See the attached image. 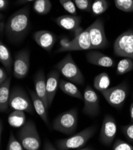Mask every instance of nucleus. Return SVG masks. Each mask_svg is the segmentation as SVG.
I'll use <instances>...</instances> for the list:
<instances>
[{
	"label": "nucleus",
	"mask_w": 133,
	"mask_h": 150,
	"mask_svg": "<svg viewBox=\"0 0 133 150\" xmlns=\"http://www.w3.org/2000/svg\"><path fill=\"white\" fill-rule=\"evenodd\" d=\"M30 8L25 6L14 13L8 19L4 28L7 39L13 44H19L26 37L30 29Z\"/></svg>",
	"instance_id": "nucleus-1"
},
{
	"label": "nucleus",
	"mask_w": 133,
	"mask_h": 150,
	"mask_svg": "<svg viewBox=\"0 0 133 150\" xmlns=\"http://www.w3.org/2000/svg\"><path fill=\"white\" fill-rule=\"evenodd\" d=\"M97 127L95 126L88 127L82 131L75 133L70 137L60 139L56 141V146L57 149L69 150L72 149H80L84 147L87 142L95 134Z\"/></svg>",
	"instance_id": "nucleus-2"
},
{
	"label": "nucleus",
	"mask_w": 133,
	"mask_h": 150,
	"mask_svg": "<svg viewBox=\"0 0 133 150\" xmlns=\"http://www.w3.org/2000/svg\"><path fill=\"white\" fill-rule=\"evenodd\" d=\"M17 138L25 149L38 150L41 141L35 123L29 120L21 127L17 133Z\"/></svg>",
	"instance_id": "nucleus-3"
},
{
	"label": "nucleus",
	"mask_w": 133,
	"mask_h": 150,
	"mask_svg": "<svg viewBox=\"0 0 133 150\" xmlns=\"http://www.w3.org/2000/svg\"><path fill=\"white\" fill-rule=\"evenodd\" d=\"M78 112L73 108L59 114L53 122L54 130L67 135H72L77 129Z\"/></svg>",
	"instance_id": "nucleus-4"
},
{
	"label": "nucleus",
	"mask_w": 133,
	"mask_h": 150,
	"mask_svg": "<svg viewBox=\"0 0 133 150\" xmlns=\"http://www.w3.org/2000/svg\"><path fill=\"white\" fill-rule=\"evenodd\" d=\"M55 68L68 80L77 84L82 85L85 79L81 71L73 61L70 53H68L62 60L59 61Z\"/></svg>",
	"instance_id": "nucleus-5"
},
{
	"label": "nucleus",
	"mask_w": 133,
	"mask_h": 150,
	"mask_svg": "<svg viewBox=\"0 0 133 150\" xmlns=\"http://www.w3.org/2000/svg\"><path fill=\"white\" fill-rule=\"evenodd\" d=\"M9 107L13 110H19L34 114L35 109L31 98L19 86H15L10 92Z\"/></svg>",
	"instance_id": "nucleus-6"
},
{
	"label": "nucleus",
	"mask_w": 133,
	"mask_h": 150,
	"mask_svg": "<svg viewBox=\"0 0 133 150\" xmlns=\"http://www.w3.org/2000/svg\"><path fill=\"white\" fill-rule=\"evenodd\" d=\"M116 56L133 59V29H129L117 37L113 44Z\"/></svg>",
	"instance_id": "nucleus-7"
},
{
	"label": "nucleus",
	"mask_w": 133,
	"mask_h": 150,
	"mask_svg": "<svg viewBox=\"0 0 133 150\" xmlns=\"http://www.w3.org/2000/svg\"><path fill=\"white\" fill-rule=\"evenodd\" d=\"M128 92V88L127 84L121 83L108 88L106 91L101 92V94L110 106L120 110L124 105Z\"/></svg>",
	"instance_id": "nucleus-8"
},
{
	"label": "nucleus",
	"mask_w": 133,
	"mask_h": 150,
	"mask_svg": "<svg viewBox=\"0 0 133 150\" xmlns=\"http://www.w3.org/2000/svg\"><path fill=\"white\" fill-rule=\"evenodd\" d=\"M89 28L90 37L92 49H103L108 47L109 41L107 39L104 22L101 18L97 19Z\"/></svg>",
	"instance_id": "nucleus-9"
},
{
	"label": "nucleus",
	"mask_w": 133,
	"mask_h": 150,
	"mask_svg": "<svg viewBox=\"0 0 133 150\" xmlns=\"http://www.w3.org/2000/svg\"><path fill=\"white\" fill-rule=\"evenodd\" d=\"M30 68V52L27 49L21 50L14 56L13 76L18 79H25Z\"/></svg>",
	"instance_id": "nucleus-10"
},
{
	"label": "nucleus",
	"mask_w": 133,
	"mask_h": 150,
	"mask_svg": "<svg viewBox=\"0 0 133 150\" xmlns=\"http://www.w3.org/2000/svg\"><path fill=\"white\" fill-rule=\"evenodd\" d=\"M84 107L82 113L90 117H97L100 113V98L93 88L87 86L84 92Z\"/></svg>",
	"instance_id": "nucleus-11"
},
{
	"label": "nucleus",
	"mask_w": 133,
	"mask_h": 150,
	"mask_svg": "<svg viewBox=\"0 0 133 150\" xmlns=\"http://www.w3.org/2000/svg\"><path fill=\"white\" fill-rule=\"evenodd\" d=\"M88 50H93L88 27L84 30L81 34L75 37L72 40L70 41L66 46L61 47L56 52L60 53Z\"/></svg>",
	"instance_id": "nucleus-12"
},
{
	"label": "nucleus",
	"mask_w": 133,
	"mask_h": 150,
	"mask_svg": "<svg viewBox=\"0 0 133 150\" xmlns=\"http://www.w3.org/2000/svg\"><path fill=\"white\" fill-rule=\"evenodd\" d=\"M117 125L115 119L110 114H107L103 118L101 125L100 141L105 146H110L116 136Z\"/></svg>",
	"instance_id": "nucleus-13"
},
{
	"label": "nucleus",
	"mask_w": 133,
	"mask_h": 150,
	"mask_svg": "<svg viewBox=\"0 0 133 150\" xmlns=\"http://www.w3.org/2000/svg\"><path fill=\"white\" fill-rule=\"evenodd\" d=\"M54 21L58 26L74 33L75 37L84 31L80 26L81 18L76 15H63L56 18Z\"/></svg>",
	"instance_id": "nucleus-14"
},
{
	"label": "nucleus",
	"mask_w": 133,
	"mask_h": 150,
	"mask_svg": "<svg viewBox=\"0 0 133 150\" xmlns=\"http://www.w3.org/2000/svg\"><path fill=\"white\" fill-rule=\"evenodd\" d=\"M34 39L42 49L50 52L57 41L56 35L47 30H39L34 34Z\"/></svg>",
	"instance_id": "nucleus-15"
},
{
	"label": "nucleus",
	"mask_w": 133,
	"mask_h": 150,
	"mask_svg": "<svg viewBox=\"0 0 133 150\" xmlns=\"http://www.w3.org/2000/svg\"><path fill=\"white\" fill-rule=\"evenodd\" d=\"M59 79H60V72L58 70L50 71L47 76L46 79V91L49 107L51 105L57 93V88L59 86Z\"/></svg>",
	"instance_id": "nucleus-16"
},
{
	"label": "nucleus",
	"mask_w": 133,
	"mask_h": 150,
	"mask_svg": "<svg viewBox=\"0 0 133 150\" xmlns=\"http://www.w3.org/2000/svg\"><path fill=\"white\" fill-rule=\"evenodd\" d=\"M86 57L90 64L101 67L110 68L115 64V61L110 57L98 51L88 52Z\"/></svg>",
	"instance_id": "nucleus-17"
},
{
	"label": "nucleus",
	"mask_w": 133,
	"mask_h": 150,
	"mask_svg": "<svg viewBox=\"0 0 133 150\" xmlns=\"http://www.w3.org/2000/svg\"><path fill=\"white\" fill-rule=\"evenodd\" d=\"M34 81L36 93L42 99L44 104H45L46 107L48 109L49 107L47 101L46 91V79L44 72L42 69H40L35 74L34 78Z\"/></svg>",
	"instance_id": "nucleus-18"
},
{
	"label": "nucleus",
	"mask_w": 133,
	"mask_h": 150,
	"mask_svg": "<svg viewBox=\"0 0 133 150\" xmlns=\"http://www.w3.org/2000/svg\"><path fill=\"white\" fill-rule=\"evenodd\" d=\"M29 95L32 99L33 105L35 109V111L37 113V114L40 117L42 120L45 123L46 125L49 126V120L47 114V108L46 107L45 104L42 99L37 95L35 92L29 90Z\"/></svg>",
	"instance_id": "nucleus-19"
},
{
	"label": "nucleus",
	"mask_w": 133,
	"mask_h": 150,
	"mask_svg": "<svg viewBox=\"0 0 133 150\" xmlns=\"http://www.w3.org/2000/svg\"><path fill=\"white\" fill-rule=\"evenodd\" d=\"M11 76H9L7 80L0 84V111L6 112L9 107V99L11 91H10L11 84Z\"/></svg>",
	"instance_id": "nucleus-20"
},
{
	"label": "nucleus",
	"mask_w": 133,
	"mask_h": 150,
	"mask_svg": "<svg viewBox=\"0 0 133 150\" xmlns=\"http://www.w3.org/2000/svg\"><path fill=\"white\" fill-rule=\"evenodd\" d=\"M0 61L10 76L13 72L14 62L10 50L2 41L0 42Z\"/></svg>",
	"instance_id": "nucleus-21"
},
{
	"label": "nucleus",
	"mask_w": 133,
	"mask_h": 150,
	"mask_svg": "<svg viewBox=\"0 0 133 150\" xmlns=\"http://www.w3.org/2000/svg\"><path fill=\"white\" fill-rule=\"evenodd\" d=\"M58 87L61 91L67 95L80 100H84L83 95L81 93L77 86L73 83L61 80L59 81Z\"/></svg>",
	"instance_id": "nucleus-22"
},
{
	"label": "nucleus",
	"mask_w": 133,
	"mask_h": 150,
	"mask_svg": "<svg viewBox=\"0 0 133 150\" xmlns=\"http://www.w3.org/2000/svg\"><path fill=\"white\" fill-rule=\"evenodd\" d=\"M8 123L13 127L18 128L26 123V115L24 111L14 110L8 117Z\"/></svg>",
	"instance_id": "nucleus-23"
},
{
	"label": "nucleus",
	"mask_w": 133,
	"mask_h": 150,
	"mask_svg": "<svg viewBox=\"0 0 133 150\" xmlns=\"http://www.w3.org/2000/svg\"><path fill=\"white\" fill-rule=\"evenodd\" d=\"M110 84V77L106 72H102L97 75L94 79L93 84L94 88L101 93L109 88Z\"/></svg>",
	"instance_id": "nucleus-24"
},
{
	"label": "nucleus",
	"mask_w": 133,
	"mask_h": 150,
	"mask_svg": "<svg viewBox=\"0 0 133 150\" xmlns=\"http://www.w3.org/2000/svg\"><path fill=\"white\" fill-rule=\"evenodd\" d=\"M51 8L52 4L50 0H36L34 4V11L40 15L48 14Z\"/></svg>",
	"instance_id": "nucleus-25"
},
{
	"label": "nucleus",
	"mask_w": 133,
	"mask_h": 150,
	"mask_svg": "<svg viewBox=\"0 0 133 150\" xmlns=\"http://www.w3.org/2000/svg\"><path fill=\"white\" fill-rule=\"evenodd\" d=\"M133 70L132 59L125 57L118 62L116 67V74L118 75H124Z\"/></svg>",
	"instance_id": "nucleus-26"
},
{
	"label": "nucleus",
	"mask_w": 133,
	"mask_h": 150,
	"mask_svg": "<svg viewBox=\"0 0 133 150\" xmlns=\"http://www.w3.org/2000/svg\"><path fill=\"white\" fill-rule=\"evenodd\" d=\"M108 7L109 4L106 0H94L92 3L91 11L95 16H98L104 13Z\"/></svg>",
	"instance_id": "nucleus-27"
},
{
	"label": "nucleus",
	"mask_w": 133,
	"mask_h": 150,
	"mask_svg": "<svg viewBox=\"0 0 133 150\" xmlns=\"http://www.w3.org/2000/svg\"><path fill=\"white\" fill-rule=\"evenodd\" d=\"M115 6L121 11L133 12V0H114Z\"/></svg>",
	"instance_id": "nucleus-28"
},
{
	"label": "nucleus",
	"mask_w": 133,
	"mask_h": 150,
	"mask_svg": "<svg viewBox=\"0 0 133 150\" xmlns=\"http://www.w3.org/2000/svg\"><path fill=\"white\" fill-rule=\"evenodd\" d=\"M7 150H24L25 148L20 143V142L17 139L13 132H10L8 141L6 147Z\"/></svg>",
	"instance_id": "nucleus-29"
},
{
	"label": "nucleus",
	"mask_w": 133,
	"mask_h": 150,
	"mask_svg": "<svg viewBox=\"0 0 133 150\" xmlns=\"http://www.w3.org/2000/svg\"><path fill=\"white\" fill-rule=\"evenodd\" d=\"M64 9L72 15H77V11L76 5L73 0H58Z\"/></svg>",
	"instance_id": "nucleus-30"
},
{
	"label": "nucleus",
	"mask_w": 133,
	"mask_h": 150,
	"mask_svg": "<svg viewBox=\"0 0 133 150\" xmlns=\"http://www.w3.org/2000/svg\"><path fill=\"white\" fill-rule=\"evenodd\" d=\"M73 1L80 10L87 12L91 11V0H73Z\"/></svg>",
	"instance_id": "nucleus-31"
},
{
	"label": "nucleus",
	"mask_w": 133,
	"mask_h": 150,
	"mask_svg": "<svg viewBox=\"0 0 133 150\" xmlns=\"http://www.w3.org/2000/svg\"><path fill=\"white\" fill-rule=\"evenodd\" d=\"M113 150H133V146L131 144L120 139H116L113 144Z\"/></svg>",
	"instance_id": "nucleus-32"
},
{
	"label": "nucleus",
	"mask_w": 133,
	"mask_h": 150,
	"mask_svg": "<svg viewBox=\"0 0 133 150\" xmlns=\"http://www.w3.org/2000/svg\"><path fill=\"white\" fill-rule=\"evenodd\" d=\"M122 131L126 138L131 142H133V123L122 127Z\"/></svg>",
	"instance_id": "nucleus-33"
},
{
	"label": "nucleus",
	"mask_w": 133,
	"mask_h": 150,
	"mask_svg": "<svg viewBox=\"0 0 133 150\" xmlns=\"http://www.w3.org/2000/svg\"><path fill=\"white\" fill-rule=\"evenodd\" d=\"M8 73L6 72V70L1 67L0 68V84H3L8 79Z\"/></svg>",
	"instance_id": "nucleus-34"
},
{
	"label": "nucleus",
	"mask_w": 133,
	"mask_h": 150,
	"mask_svg": "<svg viewBox=\"0 0 133 150\" xmlns=\"http://www.w3.org/2000/svg\"><path fill=\"white\" fill-rule=\"evenodd\" d=\"M43 149H47V150H56L57 149V147L54 146L49 141L46 140L45 142H44Z\"/></svg>",
	"instance_id": "nucleus-35"
},
{
	"label": "nucleus",
	"mask_w": 133,
	"mask_h": 150,
	"mask_svg": "<svg viewBox=\"0 0 133 150\" xmlns=\"http://www.w3.org/2000/svg\"><path fill=\"white\" fill-rule=\"evenodd\" d=\"M9 6V0H0V10L4 11Z\"/></svg>",
	"instance_id": "nucleus-36"
},
{
	"label": "nucleus",
	"mask_w": 133,
	"mask_h": 150,
	"mask_svg": "<svg viewBox=\"0 0 133 150\" xmlns=\"http://www.w3.org/2000/svg\"><path fill=\"white\" fill-rule=\"evenodd\" d=\"M34 1H36V0H17L15 3L16 5H22V4H25L27 3H29V2H32Z\"/></svg>",
	"instance_id": "nucleus-37"
},
{
	"label": "nucleus",
	"mask_w": 133,
	"mask_h": 150,
	"mask_svg": "<svg viewBox=\"0 0 133 150\" xmlns=\"http://www.w3.org/2000/svg\"><path fill=\"white\" fill-rule=\"evenodd\" d=\"M69 41H70V40H69V39L68 38H65L62 39L61 42H60L61 47H65V46H66Z\"/></svg>",
	"instance_id": "nucleus-38"
},
{
	"label": "nucleus",
	"mask_w": 133,
	"mask_h": 150,
	"mask_svg": "<svg viewBox=\"0 0 133 150\" xmlns=\"http://www.w3.org/2000/svg\"><path fill=\"white\" fill-rule=\"evenodd\" d=\"M129 112H130V117H131V121L132 123H133V102L131 103L129 108Z\"/></svg>",
	"instance_id": "nucleus-39"
},
{
	"label": "nucleus",
	"mask_w": 133,
	"mask_h": 150,
	"mask_svg": "<svg viewBox=\"0 0 133 150\" xmlns=\"http://www.w3.org/2000/svg\"><path fill=\"white\" fill-rule=\"evenodd\" d=\"M5 25H6V24H4V23L1 21V34H3V29H4L3 27H5Z\"/></svg>",
	"instance_id": "nucleus-40"
},
{
	"label": "nucleus",
	"mask_w": 133,
	"mask_h": 150,
	"mask_svg": "<svg viewBox=\"0 0 133 150\" xmlns=\"http://www.w3.org/2000/svg\"><path fill=\"white\" fill-rule=\"evenodd\" d=\"M132 98H133V93H132Z\"/></svg>",
	"instance_id": "nucleus-41"
}]
</instances>
